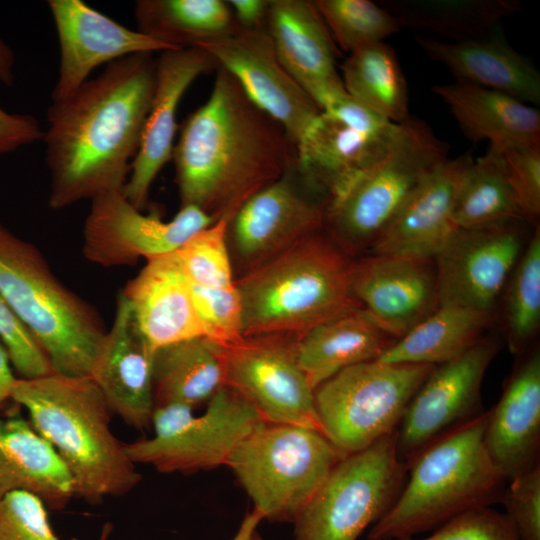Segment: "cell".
I'll list each match as a JSON object with an SVG mask.
<instances>
[{
	"label": "cell",
	"instance_id": "cell-1",
	"mask_svg": "<svg viewBox=\"0 0 540 540\" xmlns=\"http://www.w3.org/2000/svg\"><path fill=\"white\" fill-rule=\"evenodd\" d=\"M155 85L156 60L138 53L108 64L71 95L51 102L42 141L52 209L123 189Z\"/></svg>",
	"mask_w": 540,
	"mask_h": 540
},
{
	"label": "cell",
	"instance_id": "cell-2",
	"mask_svg": "<svg viewBox=\"0 0 540 540\" xmlns=\"http://www.w3.org/2000/svg\"><path fill=\"white\" fill-rule=\"evenodd\" d=\"M295 159L296 145L284 128L218 66L209 98L185 119L174 145L180 207L229 221Z\"/></svg>",
	"mask_w": 540,
	"mask_h": 540
},
{
	"label": "cell",
	"instance_id": "cell-3",
	"mask_svg": "<svg viewBox=\"0 0 540 540\" xmlns=\"http://www.w3.org/2000/svg\"><path fill=\"white\" fill-rule=\"evenodd\" d=\"M11 399L23 406L30 423L56 451L73 483L74 497L91 505L124 496L142 480L125 443L110 428L103 394L91 377L52 372L18 378Z\"/></svg>",
	"mask_w": 540,
	"mask_h": 540
},
{
	"label": "cell",
	"instance_id": "cell-4",
	"mask_svg": "<svg viewBox=\"0 0 540 540\" xmlns=\"http://www.w3.org/2000/svg\"><path fill=\"white\" fill-rule=\"evenodd\" d=\"M353 259L321 230L235 280L242 303L243 335L300 337L355 307Z\"/></svg>",
	"mask_w": 540,
	"mask_h": 540
},
{
	"label": "cell",
	"instance_id": "cell-5",
	"mask_svg": "<svg viewBox=\"0 0 540 540\" xmlns=\"http://www.w3.org/2000/svg\"><path fill=\"white\" fill-rule=\"evenodd\" d=\"M487 412L423 449L409 478L367 540H398L433 531L450 519L500 501L506 482L483 442Z\"/></svg>",
	"mask_w": 540,
	"mask_h": 540
},
{
	"label": "cell",
	"instance_id": "cell-6",
	"mask_svg": "<svg viewBox=\"0 0 540 540\" xmlns=\"http://www.w3.org/2000/svg\"><path fill=\"white\" fill-rule=\"evenodd\" d=\"M0 296L41 346L54 373L90 377L107 332L100 316L57 279L33 244L1 220Z\"/></svg>",
	"mask_w": 540,
	"mask_h": 540
},
{
	"label": "cell",
	"instance_id": "cell-7",
	"mask_svg": "<svg viewBox=\"0 0 540 540\" xmlns=\"http://www.w3.org/2000/svg\"><path fill=\"white\" fill-rule=\"evenodd\" d=\"M448 145L421 119L398 125L384 155L329 200L323 230L349 257L366 255L418 186L448 159Z\"/></svg>",
	"mask_w": 540,
	"mask_h": 540
},
{
	"label": "cell",
	"instance_id": "cell-8",
	"mask_svg": "<svg viewBox=\"0 0 540 540\" xmlns=\"http://www.w3.org/2000/svg\"><path fill=\"white\" fill-rule=\"evenodd\" d=\"M344 456L316 429L265 422L226 465L264 520L293 523Z\"/></svg>",
	"mask_w": 540,
	"mask_h": 540
},
{
	"label": "cell",
	"instance_id": "cell-9",
	"mask_svg": "<svg viewBox=\"0 0 540 540\" xmlns=\"http://www.w3.org/2000/svg\"><path fill=\"white\" fill-rule=\"evenodd\" d=\"M434 367L374 360L341 370L314 389L322 433L343 455L369 447L397 430Z\"/></svg>",
	"mask_w": 540,
	"mask_h": 540
},
{
	"label": "cell",
	"instance_id": "cell-10",
	"mask_svg": "<svg viewBox=\"0 0 540 540\" xmlns=\"http://www.w3.org/2000/svg\"><path fill=\"white\" fill-rule=\"evenodd\" d=\"M407 472L397 430L344 456L294 520L293 540H357L393 505Z\"/></svg>",
	"mask_w": 540,
	"mask_h": 540
},
{
	"label": "cell",
	"instance_id": "cell-11",
	"mask_svg": "<svg viewBox=\"0 0 540 540\" xmlns=\"http://www.w3.org/2000/svg\"><path fill=\"white\" fill-rule=\"evenodd\" d=\"M183 403L155 406L151 425L154 436L125 443L136 464L153 466L162 473L191 474L226 465L235 447L266 421L236 390L222 387L195 415Z\"/></svg>",
	"mask_w": 540,
	"mask_h": 540
},
{
	"label": "cell",
	"instance_id": "cell-12",
	"mask_svg": "<svg viewBox=\"0 0 540 540\" xmlns=\"http://www.w3.org/2000/svg\"><path fill=\"white\" fill-rule=\"evenodd\" d=\"M328 202L299 171L296 159L278 179L249 197L227 224L237 279L323 230Z\"/></svg>",
	"mask_w": 540,
	"mask_h": 540
},
{
	"label": "cell",
	"instance_id": "cell-13",
	"mask_svg": "<svg viewBox=\"0 0 540 540\" xmlns=\"http://www.w3.org/2000/svg\"><path fill=\"white\" fill-rule=\"evenodd\" d=\"M298 337H243L224 346L225 385L240 393L268 423L299 425L322 432L314 389L296 357Z\"/></svg>",
	"mask_w": 540,
	"mask_h": 540
},
{
	"label": "cell",
	"instance_id": "cell-14",
	"mask_svg": "<svg viewBox=\"0 0 540 540\" xmlns=\"http://www.w3.org/2000/svg\"><path fill=\"white\" fill-rule=\"evenodd\" d=\"M499 347L485 336L463 355L433 368L397 428L398 456L407 466L427 446L485 412L481 386Z\"/></svg>",
	"mask_w": 540,
	"mask_h": 540
},
{
	"label": "cell",
	"instance_id": "cell-15",
	"mask_svg": "<svg viewBox=\"0 0 540 540\" xmlns=\"http://www.w3.org/2000/svg\"><path fill=\"white\" fill-rule=\"evenodd\" d=\"M83 228V254L103 267L132 265L177 251L215 221L193 206L180 207L168 221L154 211L142 213L123 189L93 198Z\"/></svg>",
	"mask_w": 540,
	"mask_h": 540
},
{
	"label": "cell",
	"instance_id": "cell-16",
	"mask_svg": "<svg viewBox=\"0 0 540 540\" xmlns=\"http://www.w3.org/2000/svg\"><path fill=\"white\" fill-rule=\"evenodd\" d=\"M524 222L456 228L434 257L439 306L495 313L527 244Z\"/></svg>",
	"mask_w": 540,
	"mask_h": 540
},
{
	"label": "cell",
	"instance_id": "cell-17",
	"mask_svg": "<svg viewBox=\"0 0 540 540\" xmlns=\"http://www.w3.org/2000/svg\"><path fill=\"white\" fill-rule=\"evenodd\" d=\"M199 48L228 71L249 99L285 130L297 145L321 110L279 60L266 29L237 26Z\"/></svg>",
	"mask_w": 540,
	"mask_h": 540
},
{
	"label": "cell",
	"instance_id": "cell-18",
	"mask_svg": "<svg viewBox=\"0 0 540 540\" xmlns=\"http://www.w3.org/2000/svg\"><path fill=\"white\" fill-rule=\"evenodd\" d=\"M350 285L359 306L396 340L439 307L434 258L366 254L353 260Z\"/></svg>",
	"mask_w": 540,
	"mask_h": 540
},
{
	"label": "cell",
	"instance_id": "cell-19",
	"mask_svg": "<svg viewBox=\"0 0 540 540\" xmlns=\"http://www.w3.org/2000/svg\"><path fill=\"white\" fill-rule=\"evenodd\" d=\"M59 45V70L51 102L62 100L105 63L138 54L170 50L165 44L132 30L81 0H49Z\"/></svg>",
	"mask_w": 540,
	"mask_h": 540
},
{
	"label": "cell",
	"instance_id": "cell-20",
	"mask_svg": "<svg viewBox=\"0 0 540 540\" xmlns=\"http://www.w3.org/2000/svg\"><path fill=\"white\" fill-rule=\"evenodd\" d=\"M213 57L201 48L170 49L156 59V85L138 152L131 163L123 192L142 210L151 186L172 159L177 132L178 105L190 85L202 74L217 69Z\"/></svg>",
	"mask_w": 540,
	"mask_h": 540
},
{
	"label": "cell",
	"instance_id": "cell-21",
	"mask_svg": "<svg viewBox=\"0 0 540 540\" xmlns=\"http://www.w3.org/2000/svg\"><path fill=\"white\" fill-rule=\"evenodd\" d=\"M153 356L130 302L120 293L112 326L98 349L90 377L111 412L139 431L150 427L154 410Z\"/></svg>",
	"mask_w": 540,
	"mask_h": 540
},
{
	"label": "cell",
	"instance_id": "cell-22",
	"mask_svg": "<svg viewBox=\"0 0 540 540\" xmlns=\"http://www.w3.org/2000/svg\"><path fill=\"white\" fill-rule=\"evenodd\" d=\"M495 406L487 411L485 449L506 481L540 462V352L519 355Z\"/></svg>",
	"mask_w": 540,
	"mask_h": 540
},
{
	"label": "cell",
	"instance_id": "cell-23",
	"mask_svg": "<svg viewBox=\"0 0 540 540\" xmlns=\"http://www.w3.org/2000/svg\"><path fill=\"white\" fill-rule=\"evenodd\" d=\"M266 30L283 66L318 107L344 88L336 45L313 1L271 0Z\"/></svg>",
	"mask_w": 540,
	"mask_h": 540
},
{
	"label": "cell",
	"instance_id": "cell-24",
	"mask_svg": "<svg viewBox=\"0 0 540 540\" xmlns=\"http://www.w3.org/2000/svg\"><path fill=\"white\" fill-rule=\"evenodd\" d=\"M469 154L447 159L418 186L367 254L434 258L453 231L452 210Z\"/></svg>",
	"mask_w": 540,
	"mask_h": 540
},
{
	"label": "cell",
	"instance_id": "cell-25",
	"mask_svg": "<svg viewBox=\"0 0 540 540\" xmlns=\"http://www.w3.org/2000/svg\"><path fill=\"white\" fill-rule=\"evenodd\" d=\"M142 336L156 349L204 336L191 283L175 252L151 258L121 292Z\"/></svg>",
	"mask_w": 540,
	"mask_h": 540
},
{
	"label": "cell",
	"instance_id": "cell-26",
	"mask_svg": "<svg viewBox=\"0 0 540 540\" xmlns=\"http://www.w3.org/2000/svg\"><path fill=\"white\" fill-rule=\"evenodd\" d=\"M398 125L368 134L321 112L296 145L297 167L331 200L384 155Z\"/></svg>",
	"mask_w": 540,
	"mask_h": 540
},
{
	"label": "cell",
	"instance_id": "cell-27",
	"mask_svg": "<svg viewBox=\"0 0 540 540\" xmlns=\"http://www.w3.org/2000/svg\"><path fill=\"white\" fill-rule=\"evenodd\" d=\"M415 41L456 81L496 90L526 104L540 103V74L496 31L486 37L450 42L417 35Z\"/></svg>",
	"mask_w": 540,
	"mask_h": 540
},
{
	"label": "cell",
	"instance_id": "cell-28",
	"mask_svg": "<svg viewBox=\"0 0 540 540\" xmlns=\"http://www.w3.org/2000/svg\"><path fill=\"white\" fill-rule=\"evenodd\" d=\"M17 490L36 495L55 512L74 498L67 468L30 421L0 417V499Z\"/></svg>",
	"mask_w": 540,
	"mask_h": 540
},
{
	"label": "cell",
	"instance_id": "cell-29",
	"mask_svg": "<svg viewBox=\"0 0 540 540\" xmlns=\"http://www.w3.org/2000/svg\"><path fill=\"white\" fill-rule=\"evenodd\" d=\"M395 341L361 307H355L298 337L296 357L315 389L345 368L378 360Z\"/></svg>",
	"mask_w": 540,
	"mask_h": 540
},
{
	"label": "cell",
	"instance_id": "cell-30",
	"mask_svg": "<svg viewBox=\"0 0 540 540\" xmlns=\"http://www.w3.org/2000/svg\"><path fill=\"white\" fill-rule=\"evenodd\" d=\"M449 107L463 133L489 146L540 144V113L505 93L454 81L432 87Z\"/></svg>",
	"mask_w": 540,
	"mask_h": 540
},
{
	"label": "cell",
	"instance_id": "cell-31",
	"mask_svg": "<svg viewBox=\"0 0 540 540\" xmlns=\"http://www.w3.org/2000/svg\"><path fill=\"white\" fill-rule=\"evenodd\" d=\"M224 386V346L210 338L194 337L155 350L154 407L183 403L195 408Z\"/></svg>",
	"mask_w": 540,
	"mask_h": 540
},
{
	"label": "cell",
	"instance_id": "cell-32",
	"mask_svg": "<svg viewBox=\"0 0 540 540\" xmlns=\"http://www.w3.org/2000/svg\"><path fill=\"white\" fill-rule=\"evenodd\" d=\"M495 319V313L439 306L397 339L378 361L432 366L450 362L481 341Z\"/></svg>",
	"mask_w": 540,
	"mask_h": 540
},
{
	"label": "cell",
	"instance_id": "cell-33",
	"mask_svg": "<svg viewBox=\"0 0 540 540\" xmlns=\"http://www.w3.org/2000/svg\"><path fill=\"white\" fill-rule=\"evenodd\" d=\"M134 14L137 30L171 49L199 48L237 28L223 0H139Z\"/></svg>",
	"mask_w": 540,
	"mask_h": 540
},
{
	"label": "cell",
	"instance_id": "cell-34",
	"mask_svg": "<svg viewBox=\"0 0 540 540\" xmlns=\"http://www.w3.org/2000/svg\"><path fill=\"white\" fill-rule=\"evenodd\" d=\"M381 6L402 28L433 33L450 42L486 37L520 9L515 0H390Z\"/></svg>",
	"mask_w": 540,
	"mask_h": 540
},
{
	"label": "cell",
	"instance_id": "cell-35",
	"mask_svg": "<svg viewBox=\"0 0 540 540\" xmlns=\"http://www.w3.org/2000/svg\"><path fill=\"white\" fill-rule=\"evenodd\" d=\"M345 90L360 103L394 123L409 117V93L393 47L378 42L349 54L342 65Z\"/></svg>",
	"mask_w": 540,
	"mask_h": 540
},
{
	"label": "cell",
	"instance_id": "cell-36",
	"mask_svg": "<svg viewBox=\"0 0 540 540\" xmlns=\"http://www.w3.org/2000/svg\"><path fill=\"white\" fill-rule=\"evenodd\" d=\"M518 220L527 221L496 154L488 149L481 158L472 160L461 177L452 222L457 228H476Z\"/></svg>",
	"mask_w": 540,
	"mask_h": 540
},
{
	"label": "cell",
	"instance_id": "cell-37",
	"mask_svg": "<svg viewBox=\"0 0 540 540\" xmlns=\"http://www.w3.org/2000/svg\"><path fill=\"white\" fill-rule=\"evenodd\" d=\"M503 334L509 350L521 355L532 347L540 327V230L527 242L503 294Z\"/></svg>",
	"mask_w": 540,
	"mask_h": 540
},
{
	"label": "cell",
	"instance_id": "cell-38",
	"mask_svg": "<svg viewBox=\"0 0 540 540\" xmlns=\"http://www.w3.org/2000/svg\"><path fill=\"white\" fill-rule=\"evenodd\" d=\"M333 41L349 54L399 32L397 19L370 0H314Z\"/></svg>",
	"mask_w": 540,
	"mask_h": 540
},
{
	"label": "cell",
	"instance_id": "cell-39",
	"mask_svg": "<svg viewBox=\"0 0 540 540\" xmlns=\"http://www.w3.org/2000/svg\"><path fill=\"white\" fill-rule=\"evenodd\" d=\"M227 224V219L215 221L175 251L191 284L203 288H223L235 284L227 243Z\"/></svg>",
	"mask_w": 540,
	"mask_h": 540
},
{
	"label": "cell",
	"instance_id": "cell-40",
	"mask_svg": "<svg viewBox=\"0 0 540 540\" xmlns=\"http://www.w3.org/2000/svg\"><path fill=\"white\" fill-rule=\"evenodd\" d=\"M47 507L36 495L12 491L0 499V540H60L48 517ZM113 526L105 523L98 540H108Z\"/></svg>",
	"mask_w": 540,
	"mask_h": 540
},
{
	"label": "cell",
	"instance_id": "cell-41",
	"mask_svg": "<svg viewBox=\"0 0 540 540\" xmlns=\"http://www.w3.org/2000/svg\"><path fill=\"white\" fill-rule=\"evenodd\" d=\"M497 156L515 200L528 222L540 214V144L489 146Z\"/></svg>",
	"mask_w": 540,
	"mask_h": 540
},
{
	"label": "cell",
	"instance_id": "cell-42",
	"mask_svg": "<svg viewBox=\"0 0 540 540\" xmlns=\"http://www.w3.org/2000/svg\"><path fill=\"white\" fill-rule=\"evenodd\" d=\"M191 288L204 336L222 346L232 345L244 337L242 303L236 283L223 288L191 284Z\"/></svg>",
	"mask_w": 540,
	"mask_h": 540
},
{
	"label": "cell",
	"instance_id": "cell-43",
	"mask_svg": "<svg viewBox=\"0 0 540 540\" xmlns=\"http://www.w3.org/2000/svg\"><path fill=\"white\" fill-rule=\"evenodd\" d=\"M501 500L519 540H540V462L509 481Z\"/></svg>",
	"mask_w": 540,
	"mask_h": 540
},
{
	"label": "cell",
	"instance_id": "cell-44",
	"mask_svg": "<svg viewBox=\"0 0 540 540\" xmlns=\"http://www.w3.org/2000/svg\"><path fill=\"white\" fill-rule=\"evenodd\" d=\"M0 340L20 378L35 379L53 372L41 346L1 296Z\"/></svg>",
	"mask_w": 540,
	"mask_h": 540
},
{
	"label": "cell",
	"instance_id": "cell-45",
	"mask_svg": "<svg viewBox=\"0 0 540 540\" xmlns=\"http://www.w3.org/2000/svg\"><path fill=\"white\" fill-rule=\"evenodd\" d=\"M398 540H519L508 517L491 507L466 511L424 538L405 537Z\"/></svg>",
	"mask_w": 540,
	"mask_h": 540
},
{
	"label": "cell",
	"instance_id": "cell-46",
	"mask_svg": "<svg viewBox=\"0 0 540 540\" xmlns=\"http://www.w3.org/2000/svg\"><path fill=\"white\" fill-rule=\"evenodd\" d=\"M319 108L322 113L363 133L377 134L395 125L353 98L345 88L327 96Z\"/></svg>",
	"mask_w": 540,
	"mask_h": 540
},
{
	"label": "cell",
	"instance_id": "cell-47",
	"mask_svg": "<svg viewBox=\"0 0 540 540\" xmlns=\"http://www.w3.org/2000/svg\"><path fill=\"white\" fill-rule=\"evenodd\" d=\"M44 130L38 119L25 113H10L0 107V154L42 141Z\"/></svg>",
	"mask_w": 540,
	"mask_h": 540
},
{
	"label": "cell",
	"instance_id": "cell-48",
	"mask_svg": "<svg viewBox=\"0 0 540 540\" xmlns=\"http://www.w3.org/2000/svg\"><path fill=\"white\" fill-rule=\"evenodd\" d=\"M227 3L239 28L266 29L271 0H228Z\"/></svg>",
	"mask_w": 540,
	"mask_h": 540
},
{
	"label": "cell",
	"instance_id": "cell-49",
	"mask_svg": "<svg viewBox=\"0 0 540 540\" xmlns=\"http://www.w3.org/2000/svg\"><path fill=\"white\" fill-rule=\"evenodd\" d=\"M10 364L8 351L0 340V405L11 399L13 388L18 379L14 376Z\"/></svg>",
	"mask_w": 540,
	"mask_h": 540
},
{
	"label": "cell",
	"instance_id": "cell-50",
	"mask_svg": "<svg viewBox=\"0 0 540 540\" xmlns=\"http://www.w3.org/2000/svg\"><path fill=\"white\" fill-rule=\"evenodd\" d=\"M15 56L12 49L0 38V83L11 87L15 82Z\"/></svg>",
	"mask_w": 540,
	"mask_h": 540
},
{
	"label": "cell",
	"instance_id": "cell-51",
	"mask_svg": "<svg viewBox=\"0 0 540 540\" xmlns=\"http://www.w3.org/2000/svg\"><path fill=\"white\" fill-rule=\"evenodd\" d=\"M263 520L261 513L253 508L252 511L245 514L237 532L231 540H251L254 533L257 531L258 525Z\"/></svg>",
	"mask_w": 540,
	"mask_h": 540
},
{
	"label": "cell",
	"instance_id": "cell-52",
	"mask_svg": "<svg viewBox=\"0 0 540 540\" xmlns=\"http://www.w3.org/2000/svg\"><path fill=\"white\" fill-rule=\"evenodd\" d=\"M251 540H264L262 536L256 531Z\"/></svg>",
	"mask_w": 540,
	"mask_h": 540
}]
</instances>
